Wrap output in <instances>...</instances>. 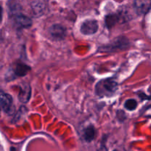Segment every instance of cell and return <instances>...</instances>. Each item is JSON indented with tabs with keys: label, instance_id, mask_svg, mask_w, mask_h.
Returning a JSON list of instances; mask_svg holds the SVG:
<instances>
[{
	"label": "cell",
	"instance_id": "7a4b0ae2",
	"mask_svg": "<svg viewBox=\"0 0 151 151\" xmlns=\"http://www.w3.org/2000/svg\"><path fill=\"white\" fill-rule=\"evenodd\" d=\"M130 45L128 38L125 37H118L115 38L111 44L100 48V50L104 52H112L119 51L128 48Z\"/></svg>",
	"mask_w": 151,
	"mask_h": 151
},
{
	"label": "cell",
	"instance_id": "8fae6325",
	"mask_svg": "<svg viewBox=\"0 0 151 151\" xmlns=\"http://www.w3.org/2000/svg\"><path fill=\"white\" fill-rule=\"evenodd\" d=\"M119 21V17L116 14H110L106 16L105 22L106 25L109 29H111L112 27L114 26Z\"/></svg>",
	"mask_w": 151,
	"mask_h": 151
},
{
	"label": "cell",
	"instance_id": "9a60e30c",
	"mask_svg": "<svg viewBox=\"0 0 151 151\" xmlns=\"http://www.w3.org/2000/svg\"><path fill=\"white\" fill-rule=\"evenodd\" d=\"M139 96L140 98H141V99H143V97H147V98H149V99L150 98V97H147V96L145 95L144 93H140V94H139ZM149 99H148V100H149Z\"/></svg>",
	"mask_w": 151,
	"mask_h": 151
},
{
	"label": "cell",
	"instance_id": "5b68a950",
	"mask_svg": "<svg viewBox=\"0 0 151 151\" xmlns=\"http://www.w3.org/2000/svg\"><path fill=\"white\" fill-rule=\"evenodd\" d=\"M50 36L55 40H63L66 35V28L61 24H53L49 29Z\"/></svg>",
	"mask_w": 151,
	"mask_h": 151
},
{
	"label": "cell",
	"instance_id": "2e32d148",
	"mask_svg": "<svg viewBox=\"0 0 151 151\" xmlns=\"http://www.w3.org/2000/svg\"><path fill=\"white\" fill-rule=\"evenodd\" d=\"M114 151H119V150H114Z\"/></svg>",
	"mask_w": 151,
	"mask_h": 151
},
{
	"label": "cell",
	"instance_id": "3957f363",
	"mask_svg": "<svg viewBox=\"0 0 151 151\" xmlns=\"http://www.w3.org/2000/svg\"><path fill=\"white\" fill-rule=\"evenodd\" d=\"M99 24L94 19H87L84 21L81 26V32L85 35H94L98 31Z\"/></svg>",
	"mask_w": 151,
	"mask_h": 151
},
{
	"label": "cell",
	"instance_id": "30bf717a",
	"mask_svg": "<svg viewBox=\"0 0 151 151\" xmlns=\"http://www.w3.org/2000/svg\"><path fill=\"white\" fill-rule=\"evenodd\" d=\"M96 129L93 125H90L84 129L83 134V138L87 142H91L96 137Z\"/></svg>",
	"mask_w": 151,
	"mask_h": 151
},
{
	"label": "cell",
	"instance_id": "9c48e42d",
	"mask_svg": "<svg viewBox=\"0 0 151 151\" xmlns=\"http://www.w3.org/2000/svg\"><path fill=\"white\" fill-rule=\"evenodd\" d=\"M14 22L18 28H28L32 25V20L22 14L16 15L14 16Z\"/></svg>",
	"mask_w": 151,
	"mask_h": 151
},
{
	"label": "cell",
	"instance_id": "8992f818",
	"mask_svg": "<svg viewBox=\"0 0 151 151\" xmlns=\"http://www.w3.org/2000/svg\"><path fill=\"white\" fill-rule=\"evenodd\" d=\"M134 7L138 15H145L151 7V0H134Z\"/></svg>",
	"mask_w": 151,
	"mask_h": 151
},
{
	"label": "cell",
	"instance_id": "7c38bea8",
	"mask_svg": "<svg viewBox=\"0 0 151 151\" xmlns=\"http://www.w3.org/2000/svg\"><path fill=\"white\" fill-rule=\"evenodd\" d=\"M125 108L128 111H134L137 107V102L134 99H129L125 102Z\"/></svg>",
	"mask_w": 151,
	"mask_h": 151
},
{
	"label": "cell",
	"instance_id": "4fadbf2b",
	"mask_svg": "<svg viewBox=\"0 0 151 151\" xmlns=\"http://www.w3.org/2000/svg\"><path fill=\"white\" fill-rule=\"evenodd\" d=\"M142 116L145 117L151 118V106L145 109L142 111Z\"/></svg>",
	"mask_w": 151,
	"mask_h": 151
},
{
	"label": "cell",
	"instance_id": "ba28073f",
	"mask_svg": "<svg viewBox=\"0 0 151 151\" xmlns=\"http://www.w3.org/2000/svg\"><path fill=\"white\" fill-rule=\"evenodd\" d=\"M30 70V67L27 66V64L22 63H16L15 66L13 67V75H12L11 79L13 80L14 78H17V77H23L25 75L28 73V72Z\"/></svg>",
	"mask_w": 151,
	"mask_h": 151
},
{
	"label": "cell",
	"instance_id": "277c9868",
	"mask_svg": "<svg viewBox=\"0 0 151 151\" xmlns=\"http://www.w3.org/2000/svg\"><path fill=\"white\" fill-rule=\"evenodd\" d=\"M1 110L7 114H12L15 110L13 97L10 94L1 91L0 97Z\"/></svg>",
	"mask_w": 151,
	"mask_h": 151
},
{
	"label": "cell",
	"instance_id": "5bb4252c",
	"mask_svg": "<svg viewBox=\"0 0 151 151\" xmlns=\"http://www.w3.org/2000/svg\"><path fill=\"white\" fill-rule=\"evenodd\" d=\"M98 151H108V148L106 146V143H105L104 139H103V141H102L101 145H100V148H99Z\"/></svg>",
	"mask_w": 151,
	"mask_h": 151
},
{
	"label": "cell",
	"instance_id": "6da1fadb",
	"mask_svg": "<svg viewBox=\"0 0 151 151\" xmlns=\"http://www.w3.org/2000/svg\"><path fill=\"white\" fill-rule=\"evenodd\" d=\"M118 90V83L111 78L101 80L95 86V93L100 97H111Z\"/></svg>",
	"mask_w": 151,
	"mask_h": 151
},
{
	"label": "cell",
	"instance_id": "52a82bcc",
	"mask_svg": "<svg viewBox=\"0 0 151 151\" xmlns=\"http://www.w3.org/2000/svg\"><path fill=\"white\" fill-rule=\"evenodd\" d=\"M31 97V87L27 83H24L19 87V93L18 95L19 101L22 103H27Z\"/></svg>",
	"mask_w": 151,
	"mask_h": 151
}]
</instances>
